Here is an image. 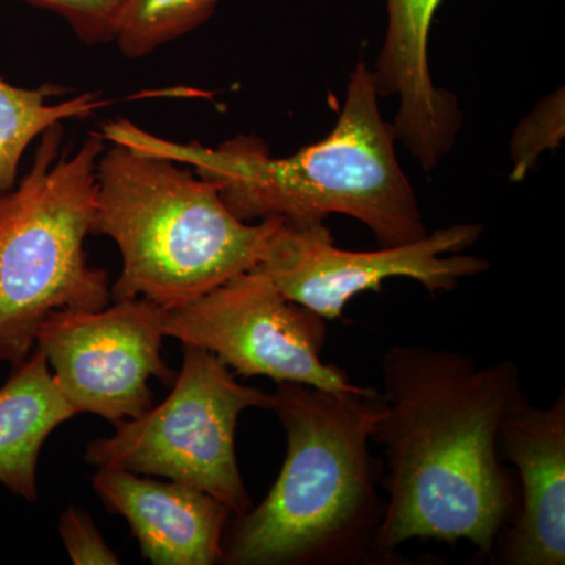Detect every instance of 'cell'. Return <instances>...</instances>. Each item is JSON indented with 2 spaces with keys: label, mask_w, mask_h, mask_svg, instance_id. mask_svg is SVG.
<instances>
[{
  "label": "cell",
  "mask_w": 565,
  "mask_h": 565,
  "mask_svg": "<svg viewBox=\"0 0 565 565\" xmlns=\"http://www.w3.org/2000/svg\"><path fill=\"white\" fill-rule=\"evenodd\" d=\"M381 397L371 441L388 463L379 535L386 563H399L397 550L414 539L467 541L492 556L520 504L498 457L504 416L527 399L520 367L397 344L382 359Z\"/></svg>",
  "instance_id": "6da1fadb"
},
{
  "label": "cell",
  "mask_w": 565,
  "mask_h": 565,
  "mask_svg": "<svg viewBox=\"0 0 565 565\" xmlns=\"http://www.w3.org/2000/svg\"><path fill=\"white\" fill-rule=\"evenodd\" d=\"M379 98L373 70L356 63L332 131L286 158H275L258 137L210 148L162 139L122 118L104 125L102 137L184 163L215 182L223 203L245 223L323 222L341 214L366 225L381 247H394L422 239L427 228Z\"/></svg>",
  "instance_id": "7a4b0ae2"
},
{
  "label": "cell",
  "mask_w": 565,
  "mask_h": 565,
  "mask_svg": "<svg viewBox=\"0 0 565 565\" xmlns=\"http://www.w3.org/2000/svg\"><path fill=\"white\" fill-rule=\"evenodd\" d=\"M273 397L288 440L285 463L262 503L230 520L222 564H388L379 546L384 467L370 449L381 392L282 382Z\"/></svg>",
  "instance_id": "3957f363"
},
{
  "label": "cell",
  "mask_w": 565,
  "mask_h": 565,
  "mask_svg": "<svg viewBox=\"0 0 565 565\" xmlns=\"http://www.w3.org/2000/svg\"><path fill=\"white\" fill-rule=\"evenodd\" d=\"M280 223L239 221L215 182L173 159L121 143L99 158L92 234L120 248L115 302L147 299L172 310L199 299L258 267Z\"/></svg>",
  "instance_id": "277c9868"
},
{
  "label": "cell",
  "mask_w": 565,
  "mask_h": 565,
  "mask_svg": "<svg viewBox=\"0 0 565 565\" xmlns=\"http://www.w3.org/2000/svg\"><path fill=\"white\" fill-rule=\"evenodd\" d=\"M62 122L41 134L31 170L0 195V360L17 366L55 310L109 305L107 270L92 266L85 239L96 207V169L106 150L92 134L61 154Z\"/></svg>",
  "instance_id": "5b68a950"
},
{
  "label": "cell",
  "mask_w": 565,
  "mask_h": 565,
  "mask_svg": "<svg viewBox=\"0 0 565 565\" xmlns=\"http://www.w3.org/2000/svg\"><path fill=\"white\" fill-rule=\"evenodd\" d=\"M273 404V393L239 384L211 352L182 345L181 371L167 399L90 441L85 460L195 487L241 515L252 498L237 463V423L248 408L270 411Z\"/></svg>",
  "instance_id": "8992f818"
},
{
  "label": "cell",
  "mask_w": 565,
  "mask_h": 565,
  "mask_svg": "<svg viewBox=\"0 0 565 565\" xmlns=\"http://www.w3.org/2000/svg\"><path fill=\"white\" fill-rule=\"evenodd\" d=\"M163 332L204 349L234 374L273 379L341 394H371L337 364L322 360L327 321L292 302L262 267L223 282L199 299L166 310Z\"/></svg>",
  "instance_id": "52a82bcc"
},
{
  "label": "cell",
  "mask_w": 565,
  "mask_h": 565,
  "mask_svg": "<svg viewBox=\"0 0 565 565\" xmlns=\"http://www.w3.org/2000/svg\"><path fill=\"white\" fill-rule=\"evenodd\" d=\"M484 228L456 223L415 243L373 252L343 250L323 222H282L259 267L289 300L329 321L343 319L360 294L381 292L392 278H411L427 292H451L462 278L484 274L489 263L460 255L478 243Z\"/></svg>",
  "instance_id": "ba28073f"
},
{
  "label": "cell",
  "mask_w": 565,
  "mask_h": 565,
  "mask_svg": "<svg viewBox=\"0 0 565 565\" xmlns=\"http://www.w3.org/2000/svg\"><path fill=\"white\" fill-rule=\"evenodd\" d=\"M166 310L147 299L118 300L98 310H55L40 323L35 348L76 414L111 424L152 405L151 379L172 385L162 356Z\"/></svg>",
  "instance_id": "9c48e42d"
},
{
  "label": "cell",
  "mask_w": 565,
  "mask_h": 565,
  "mask_svg": "<svg viewBox=\"0 0 565 565\" xmlns=\"http://www.w3.org/2000/svg\"><path fill=\"white\" fill-rule=\"evenodd\" d=\"M501 451L522 479V500L505 527L501 563L565 564V393L548 407L530 401L504 416Z\"/></svg>",
  "instance_id": "30bf717a"
},
{
  "label": "cell",
  "mask_w": 565,
  "mask_h": 565,
  "mask_svg": "<svg viewBox=\"0 0 565 565\" xmlns=\"http://www.w3.org/2000/svg\"><path fill=\"white\" fill-rule=\"evenodd\" d=\"M441 0H386L388 25L374 84L382 98H397L392 125L396 141L423 170L437 169L451 152L462 128L455 95L434 85L429 68V35Z\"/></svg>",
  "instance_id": "8fae6325"
},
{
  "label": "cell",
  "mask_w": 565,
  "mask_h": 565,
  "mask_svg": "<svg viewBox=\"0 0 565 565\" xmlns=\"http://www.w3.org/2000/svg\"><path fill=\"white\" fill-rule=\"evenodd\" d=\"M92 484L102 503L128 522L151 564L222 563L233 512L217 498L182 482L111 468H98Z\"/></svg>",
  "instance_id": "7c38bea8"
},
{
  "label": "cell",
  "mask_w": 565,
  "mask_h": 565,
  "mask_svg": "<svg viewBox=\"0 0 565 565\" xmlns=\"http://www.w3.org/2000/svg\"><path fill=\"white\" fill-rule=\"evenodd\" d=\"M76 412L39 348L0 386V484L29 503L39 500L36 467L44 441Z\"/></svg>",
  "instance_id": "4fadbf2b"
},
{
  "label": "cell",
  "mask_w": 565,
  "mask_h": 565,
  "mask_svg": "<svg viewBox=\"0 0 565 565\" xmlns=\"http://www.w3.org/2000/svg\"><path fill=\"white\" fill-rule=\"evenodd\" d=\"M65 88L43 85L20 88L0 77V195L17 185L22 156L33 140L51 126L65 120L88 118L106 106L99 93H82L65 103L51 104Z\"/></svg>",
  "instance_id": "5bb4252c"
},
{
  "label": "cell",
  "mask_w": 565,
  "mask_h": 565,
  "mask_svg": "<svg viewBox=\"0 0 565 565\" xmlns=\"http://www.w3.org/2000/svg\"><path fill=\"white\" fill-rule=\"evenodd\" d=\"M222 0H126L118 24V50L143 58L210 20Z\"/></svg>",
  "instance_id": "9a60e30c"
},
{
  "label": "cell",
  "mask_w": 565,
  "mask_h": 565,
  "mask_svg": "<svg viewBox=\"0 0 565 565\" xmlns=\"http://www.w3.org/2000/svg\"><path fill=\"white\" fill-rule=\"evenodd\" d=\"M565 134L564 90L542 99L516 126L511 141L514 172L512 181H522L535 166L542 152L559 147Z\"/></svg>",
  "instance_id": "2e32d148"
},
{
  "label": "cell",
  "mask_w": 565,
  "mask_h": 565,
  "mask_svg": "<svg viewBox=\"0 0 565 565\" xmlns=\"http://www.w3.org/2000/svg\"><path fill=\"white\" fill-rule=\"evenodd\" d=\"M51 11L70 25L74 35L88 44L115 41L126 0H18Z\"/></svg>",
  "instance_id": "e0dca14e"
},
{
  "label": "cell",
  "mask_w": 565,
  "mask_h": 565,
  "mask_svg": "<svg viewBox=\"0 0 565 565\" xmlns=\"http://www.w3.org/2000/svg\"><path fill=\"white\" fill-rule=\"evenodd\" d=\"M58 531H61L63 544L74 564H120L117 553L107 545L92 516L84 509L70 505L62 514Z\"/></svg>",
  "instance_id": "ac0fdd59"
}]
</instances>
